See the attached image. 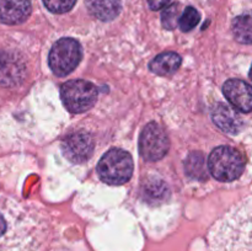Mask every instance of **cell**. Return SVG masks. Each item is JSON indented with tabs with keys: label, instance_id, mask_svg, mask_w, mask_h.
Here are the masks:
<instances>
[{
	"label": "cell",
	"instance_id": "cell-19",
	"mask_svg": "<svg viewBox=\"0 0 252 251\" xmlns=\"http://www.w3.org/2000/svg\"><path fill=\"white\" fill-rule=\"evenodd\" d=\"M180 11H181L180 4H171L165 7L161 14L162 26L166 30H174L179 24L180 17H181Z\"/></svg>",
	"mask_w": 252,
	"mask_h": 251
},
{
	"label": "cell",
	"instance_id": "cell-13",
	"mask_svg": "<svg viewBox=\"0 0 252 251\" xmlns=\"http://www.w3.org/2000/svg\"><path fill=\"white\" fill-rule=\"evenodd\" d=\"M89 11L102 21H111L121 12V0H86Z\"/></svg>",
	"mask_w": 252,
	"mask_h": 251
},
{
	"label": "cell",
	"instance_id": "cell-8",
	"mask_svg": "<svg viewBox=\"0 0 252 251\" xmlns=\"http://www.w3.org/2000/svg\"><path fill=\"white\" fill-rule=\"evenodd\" d=\"M95 149V140L88 132H75L66 135L62 142V152L69 161L81 164L88 161Z\"/></svg>",
	"mask_w": 252,
	"mask_h": 251
},
{
	"label": "cell",
	"instance_id": "cell-11",
	"mask_svg": "<svg viewBox=\"0 0 252 251\" xmlns=\"http://www.w3.org/2000/svg\"><path fill=\"white\" fill-rule=\"evenodd\" d=\"M31 11V0H0V22L5 25L22 24Z\"/></svg>",
	"mask_w": 252,
	"mask_h": 251
},
{
	"label": "cell",
	"instance_id": "cell-22",
	"mask_svg": "<svg viewBox=\"0 0 252 251\" xmlns=\"http://www.w3.org/2000/svg\"><path fill=\"white\" fill-rule=\"evenodd\" d=\"M250 78H251V80H252V66H251V69H250Z\"/></svg>",
	"mask_w": 252,
	"mask_h": 251
},
{
	"label": "cell",
	"instance_id": "cell-16",
	"mask_svg": "<svg viewBox=\"0 0 252 251\" xmlns=\"http://www.w3.org/2000/svg\"><path fill=\"white\" fill-rule=\"evenodd\" d=\"M233 34L240 43L252 44V11H246L233 20Z\"/></svg>",
	"mask_w": 252,
	"mask_h": 251
},
{
	"label": "cell",
	"instance_id": "cell-21",
	"mask_svg": "<svg viewBox=\"0 0 252 251\" xmlns=\"http://www.w3.org/2000/svg\"><path fill=\"white\" fill-rule=\"evenodd\" d=\"M170 2L171 0H148V4L152 10H160L162 7L169 6Z\"/></svg>",
	"mask_w": 252,
	"mask_h": 251
},
{
	"label": "cell",
	"instance_id": "cell-10",
	"mask_svg": "<svg viewBox=\"0 0 252 251\" xmlns=\"http://www.w3.org/2000/svg\"><path fill=\"white\" fill-rule=\"evenodd\" d=\"M212 118L216 126L228 134H238L243 129V118L240 117L233 106L219 102L212 110Z\"/></svg>",
	"mask_w": 252,
	"mask_h": 251
},
{
	"label": "cell",
	"instance_id": "cell-2",
	"mask_svg": "<svg viewBox=\"0 0 252 251\" xmlns=\"http://www.w3.org/2000/svg\"><path fill=\"white\" fill-rule=\"evenodd\" d=\"M41 246L38 225L14 209L0 207V251H37Z\"/></svg>",
	"mask_w": 252,
	"mask_h": 251
},
{
	"label": "cell",
	"instance_id": "cell-14",
	"mask_svg": "<svg viewBox=\"0 0 252 251\" xmlns=\"http://www.w3.org/2000/svg\"><path fill=\"white\" fill-rule=\"evenodd\" d=\"M181 65V57L175 52H164L150 62V70L160 76L174 74Z\"/></svg>",
	"mask_w": 252,
	"mask_h": 251
},
{
	"label": "cell",
	"instance_id": "cell-5",
	"mask_svg": "<svg viewBox=\"0 0 252 251\" xmlns=\"http://www.w3.org/2000/svg\"><path fill=\"white\" fill-rule=\"evenodd\" d=\"M83 57V49L76 39L64 37L58 39L48 54V65L57 76H66L73 73Z\"/></svg>",
	"mask_w": 252,
	"mask_h": 251
},
{
	"label": "cell",
	"instance_id": "cell-3",
	"mask_svg": "<svg viewBox=\"0 0 252 251\" xmlns=\"http://www.w3.org/2000/svg\"><path fill=\"white\" fill-rule=\"evenodd\" d=\"M208 169L212 176L218 181H235L245 170V159L235 148L220 145L209 155Z\"/></svg>",
	"mask_w": 252,
	"mask_h": 251
},
{
	"label": "cell",
	"instance_id": "cell-9",
	"mask_svg": "<svg viewBox=\"0 0 252 251\" xmlns=\"http://www.w3.org/2000/svg\"><path fill=\"white\" fill-rule=\"evenodd\" d=\"M223 94L234 108L244 113L252 111V86L240 79H230L223 85Z\"/></svg>",
	"mask_w": 252,
	"mask_h": 251
},
{
	"label": "cell",
	"instance_id": "cell-17",
	"mask_svg": "<svg viewBox=\"0 0 252 251\" xmlns=\"http://www.w3.org/2000/svg\"><path fill=\"white\" fill-rule=\"evenodd\" d=\"M185 171L191 179L204 181L207 179V169L204 157L201 152L189 153L185 160Z\"/></svg>",
	"mask_w": 252,
	"mask_h": 251
},
{
	"label": "cell",
	"instance_id": "cell-1",
	"mask_svg": "<svg viewBox=\"0 0 252 251\" xmlns=\"http://www.w3.org/2000/svg\"><path fill=\"white\" fill-rule=\"evenodd\" d=\"M211 251H252V197L231 207L208 234Z\"/></svg>",
	"mask_w": 252,
	"mask_h": 251
},
{
	"label": "cell",
	"instance_id": "cell-15",
	"mask_svg": "<svg viewBox=\"0 0 252 251\" xmlns=\"http://www.w3.org/2000/svg\"><path fill=\"white\" fill-rule=\"evenodd\" d=\"M142 193L145 201H148L149 203H159L169 197L170 191L167 185L162 180L158 179V177H152L143 184Z\"/></svg>",
	"mask_w": 252,
	"mask_h": 251
},
{
	"label": "cell",
	"instance_id": "cell-18",
	"mask_svg": "<svg viewBox=\"0 0 252 251\" xmlns=\"http://www.w3.org/2000/svg\"><path fill=\"white\" fill-rule=\"evenodd\" d=\"M199 20H201L199 12L197 11L194 7L187 6L186 9L184 10V12H182L181 17H180L179 26L184 32H189L198 25Z\"/></svg>",
	"mask_w": 252,
	"mask_h": 251
},
{
	"label": "cell",
	"instance_id": "cell-20",
	"mask_svg": "<svg viewBox=\"0 0 252 251\" xmlns=\"http://www.w3.org/2000/svg\"><path fill=\"white\" fill-rule=\"evenodd\" d=\"M75 2L76 0H43L44 6L53 14H64L70 11Z\"/></svg>",
	"mask_w": 252,
	"mask_h": 251
},
{
	"label": "cell",
	"instance_id": "cell-4",
	"mask_svg": "<svg viewBox=\"0 0 252 251\" xmlns=\"http://www.w3.org/2000/svg\"><path fill=\"white\" fill-rule=\"evenodd\" d=\"M132 155L123 149H111L97 164V174L105 184L120 186L130 180L133 175Z\"/></svg>",
	"mask_w": 252,
	"mask_h": 251
},
{
	"label": "cell",
	"instance_id": "cell-12",
	"mask_svg": "<svg viewBox=\"0 0 252 251\" xmlns=\"http://www.w3.org/2000/svg\"><path fill=\"white\" fill-rule=\"evenodd\" d=\"M25 76V64L11 52L0 51V84L16 85Z\"/></svg>",
	"mask_w": 252,
	"mask_h": 251
},
{
	"label": "cell",
	"instance_id": "cell-7",
	"mask_svg": "<svg viewBox=\"0 0 252 251\" xmlns=\"http://www.w3.org/2000/svg\"><path fill=\"white\" fill-rule=\"evenodd\" d=\"M169 147V138L161 126L155 122L145 126L139 137V153L143 159L158 161L166 155Z\"/></svg>",
	"mask_w": 252,
	"mask_h": 251
},
{
	"label": "cell",
	"instance_id": "cell-6",
	"mask_svg": "<svg viewBox=\"0 0 252 251\" xmlns=\"http://www.w3.org/2000/svg\"><path fill=\"white\" fill-rule=\"evenodd\" d=\"M61 98L71 113H83L90 110L97 101V89L86 80H69L61 88Z\"/></svg>",
	"mask_w": 252,
	"mask_h": 251
}]
</instances>
